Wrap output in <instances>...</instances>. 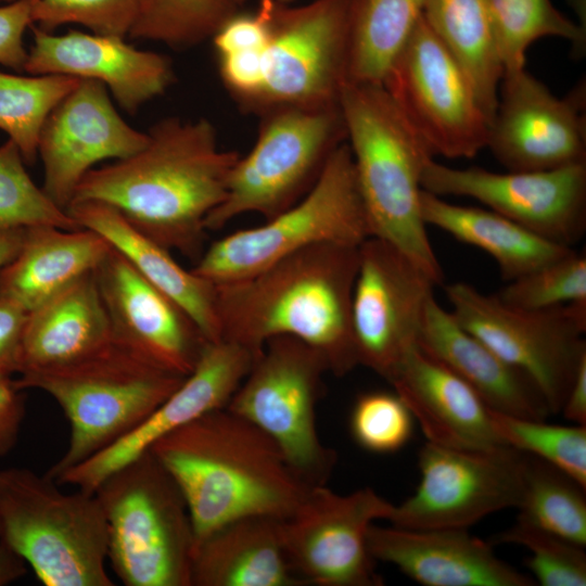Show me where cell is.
I'll return each mask as SVG.
<instances>
[{
    "label": "cell",
    "mask_w": 586,
    "mask_h": 586,
    "mask_svg": "<svg viewBox=\"0 0 586 586\" xmlns=\"http://www.w3.org/2000/svg\"><path fill=\"white\" fill-rule=\"evenodd\" d=\"M0 1H3V2H11V1H13V0H0Z\"/></svg>",
    "instance_id": "obj_50"
},
{
    "label": "cell",
    "mask_w": 586,
    "mask_h": 586,
    "mask_svg": "<svg viewBox=\"0 0 586 586\" xmlns=\"http://www.w3.org/2000/svg\"><path fill=\"white\" fill-rule=\"evenodd\" d=\"M585 84L559 98L524 67L505 72L486 148L507 171L585 163Z\"/></svg>",
    "instance_id": "obj_18"
},
{
    "label": "cell",
    "mask_w": 586,
    "mask_h": 586,
    "mask_svg": "<svg viewBox=\"0 0 586 586\" xmlns=\"http://www.w3.org/2000/svg\"><path fill=\"white\" fill-rule=\"evenodd\" d=\"M291 569L281 520L251 515L233 520L198 542L192 586H301Z\"/></svg>",
    "instance_id": "obj_28"
},
{
    "label": "cell",
    "mask_w": 586,
    "mask_h": 586,
    "mask_svg": "<svg viewBox=\"0 0 586 586\" xmlns=\"http://www.w3.org/2000/svg\"><path fill=\"white\" fill-rule=\"evenodd\" d=\"M28 311L0 296V379L18 372L22 339Z\"/></svg>",
    "instance_id": "obj_44"
},
{
    "label": "cell",
    "mask_w": 586,
    "mask_h": 586,
    "mask_svg": "<svg viewBox=\"0 0 586 586\" xmlns=\"http://www.w3.org/2000/svg\"><path fill=\"white\" fill-rule=\"evenodd\" d=\"M111 247L102 235L86 228H25L18 253L0 269V296L29 313L93 271Z\"/></svg>",
    "instance_id": "obj_29"
},
{
    "label": "cell",
    "mask_w": 586,
    "mask_h": 586,
    "mask_svg": "<svg viewBox=\"0 0 586 586\" xmlns=\"http://www.w3.org/2000/svg\"><path fill=\"white\" fill-rule=\"evenodd\" d=\"M339 106L370 237L391 243L442 284L420 204L433 153L382 85L345 82Z\"/></svg>",
    "instance_id": "obj_5"
},
{
    "label": "cell",
    "mask_w": 586,
    "mask_h": 586,
    "mask_svg": "<svg viewBox=\"0 0 586 586\" xmlns=\"http://www.w3.org/2000/svg\"><path fill=\"white\" fill-rule=\"evenodd\" d=\"M370 237L347 141L328 158L310 190L294 205L213 242L191 269L218 285L250 277L320 243L359 246Z\"/></svg>",
    "instance_id": "obj_9"
},
{
    "label": "cell",
    "mask_w": 586,
    "mask_h": 586,
    "mask_svg": "<svg viewBox=\"0 0 586 586\" xmlns=\"http://www.w3.org/2000/svg\"><path fill=\"white\" fill-rule=\"evenodd\" d=\"M367 545L374 560L424 586H534L533 577L499 559L494 545L467 528H404L373 523Z\"/></svg>",
    "instance_id": "obj_23"
},
{
    "label": "cell",
    "mask_w": 586,
    "mask_h": 586,
    "mask_svg": "<svg viewBox=\"0 0 586 586\" xmlns=\"http://www.w3.org/2000/svg\"><path fill=\"white\" fill-rule=\"evenodd\" d=\"M34 44L24 72L59 74L102 82L122 109L135 114L174 81L168 58L136 49L125 38L69 30L53 35L30 26Z\"/></svg>",
    "instance_id": "obj_22"
},
{
    "label": "cell",
    "mask_w": 586,
    "mask_h": 586,
    "mask_svg": "<svg viewBox=\"0 0 586 586\" xmlns=\"http://www.w3.org/2000/svg\"><path fill=\"white\" fill-rule=\"evenodd\" d=\"M150 451L186 499L194 546L240 518H289L310 487L265 432L226 407L167 434Z\"/></svg>",
    "instance_id": "obj_3"
},
{
    "label": "cell",
    "mask_w": 586,
    "mask_h": 586,
    "mask_svg": "<svg viewBox=\"0 0 586 586\" xmlns=\"http://www.w3.org/2000/svg\"><path fill=\"white\" fill-rule=\"evenodd\" d=\"M413 417L394 393L369 392L360 395L351 416L356 443L377 454L399 450L411 437Z\"/></svg>",
    "instance_id": "obj_42"
},
{
    "label": "cell",
    "mask_w": 586,
    "mask_h": 586,
    "mask_svg": "<svg viewBox=\"0 0 586 586\" xmlns=\"http://www.w3.org/2000/svg\"><path fill=\"white\" fill-rule=\"evenodd\" d=\"M560 411L566 420L586 425V357L578 365Z\"/></svg>",
    "instance_id": "obj_46"
},
{
    "label": "cell",
    "mask_w": 586,
    "mask_h": 586,
    "mask_svg": "<svg viewBox=\"0 0 586 586\" xmlns=\"http://www.w3.org/2000/svg\"><path fill=\"white\" fill-rule=\"evenodd\" d=\"M25 416V397L12 378L0 379V456L12 450Z\"/></svg>",
    "instance_id": "obj_45"
},
{
    "label": "cell",
    "mask_w": 586,
    "mask_h": 586,
    "mask_svg": "<svg viewBox=\"0 0 586 586\" xmlns=\"http://www.w3.org/2000/svg\"><path fill=\"white\" fill-rule=\"evenodd\" d=\"M525 455L505 446L464 450L425 443L418 456L420 483L392 505L386 520L404 528H468L484 517L518 508Z\"/></svg>",
    "instance_id": "obj_14"
},
{
    "label": "cell",
    "mask_w": 586,
    "mask_h": 586,
    "mask_svg": "<svg viewBox=\"0 0 586 586\" xmlns=\"http://www.w3.org/2000/svg\"><path fill=\"white\" fill-rule=\"evenodd\" d=\"M502 442L561 470L586 488V425L548 424L491 409Z\"/></svg>",
    "instance_id": "obj_37"
},
{
    "label": "cell",
    "mask_w": 586,
    "mask_h": 586,
    "mask_svg": "<svg viewBox=\"0 0 586 586\" xmlns=\"http://www.w3.org/2000/svg\"><path fill=\"white\" fill-rule=\"evenodd\" d=\"M382 86L433 155L471 158L486 148L489 120L423 16Z\"/></svg>",
    "instance_id": "obj_13"
},
{
    "label": "cell",
    "mask_w": 586,
    "mask_h": 586,
    "mask_svg": "<svg viewBox=\"0 0 586 586\" xmlns=\"http://www.w3.org/2000/svg\"><path fill=\"white\" fill-rule=\"evenodd\" d=\"M420 204L426 226H434L456 240L486 252L496 260L501 278L507 282L573 251L492 209L456 205L425 190L421 192Z\"/></svg>",
    "instance_id": "obj_30"
},
{
    "label": "cell",
    "mask_w": 586,
    "mask_h": 586,
    "mask_svg": "<svg viewBox=\"0 0 586 586\" xmlns=\"http://www.w3.org/2000/svg\"><path fill=\"white\" fill-rule=\"evenodd\" d=\"M66 211L81 228L102 235L148 281L174 300L207 342L221 340L215 284L181 267L169 250L137 230L107 204L77 201Z\"/></svg>",
    "instance_id": "obj_27"
},
{
    "label": "cell",
    "mask_w": 586,
    "mask_h": 586,
    "mask_svg": "<svg viewBox=\"0 0 586 586\" xmlns=\"http://www.w3.org/2000/svg\"><path fill=\"white\" fill-rule=\"evenodd\" d=\"M14 142L0 144V228L52 226L64 230L81 227L58 206L28 175Z\"/></svg>",
    "instance_id": "obj_38"
},
{
    "label": "cell",
    "mask_w": 586,
    "mask_h": 586,
    "mask_svg": "<svg viewBox=\"0 0 586 586\" xmlns=\"http://www.w3.org/2000/svg\"><path fill=\"white\" fill-rule=\"evenodd\" d=\"M422 189L466 196L552 242L570 246L586 230V162L535 171L494 173L481 167L426 164Z\"/></svg>",
    "instance_id": "obj_17"
},
{
    "label": "cell",
    "mask_w": 586,
    "mask_h": 586,
    "mask_svg": "<svg viewBox=\"0 0 586 586\" xmlns=\"http://www.w3.org/2000/svg\"><path fill=\"white\" fill-rule=\"evenodd\" d=\"M423 17L468 77L491 124L504 67L488 0H426Z\"/></svg>",
    "instance_id": "obj_31"
},
{
    "label": "cell",
    "mask_w": 586,
    "mask_h": 586,
    "mask_svg": "<svg viewBox=\"0 0 586 586\" xmlns=\"http://www.w3.org/2000/svg\"><path fill=\"white\" fill-rule=\"evenodd\" d=\"M426 0H355L346 82L383 81L423 16Z\"/></svg>",
    "instance_id": "obj_32"
},
{
    "label": "cell",
    "mask_w": 586,
    "mask_h": 586,
    "mask_svg": "<svg viewBox=\"0 0 586 586\" xmlns=\"http://www.w3.org/2000/svg\"><path fill=\"white\" fill-rule=\"evenodd\" d=\"M451 314L502 360L525 373L550 413L560 412L586 357V303L547 309L510 306L466 282L445 288Z\"/></svg>",
    "instance_id": "obj_12"
},
{
    "label": "cell",
    "mask_w": 586,
    "mask_h": 586,
    "mask_svg": "<svg viewBox=\"0 0 586 586\" xmlns=\"http://www.w3.org/2000/svg\"><path fill=\"white\" fill-rule=\"evenodd\" d=\"M29 0H13L0 7V64L24 72L28 51L24 33L33 25Z\"/></svg>",
    "instance_id": "obj_43"
},
{
    "label": "cell",
    "mask_w": 586,
    "mask_h": 586,
    "mask_svg": "<svg viewBox=\"0 0 586 586\" xmlns=\"http://www.w3.org/2000/svg\"><path fill=\"white\" fill-rule=\"evenodd\" d=\"M80 80L59 74L23 76L0 72V129L16 144L26 165L37 160L47 118Z\"/></svg>",
    "instance_id": "obj_34"
},
{
    "label": "cell",
    "mask_w": 586,
    "mask_h": 586,
    "mask_svg": "<svg viewBox=\"0 0 586 586\" xmlns=\"http://www.w3.org/2000/svg\"><path fill=\"white\" fill-rule=\"evenodd\" d=\"M0 542L46 586H112L107 523L94 493L61 491L47 474L0 470Z\"/></svg>",
    "instance_id": "obj_6"
},
{
    "label": "cell",
    "mask_w": 586,
    "mask_h": 586,
    "mask_svg": "<svg viewBox=\"0 0 586 586\" xmlns=\"http://www.w3.org/2000/svg\"><path fill=\"white\" fill-rule=\"evenodd\" d=\"M25 561L0 542V586L15 582L26 573Z\"/></svg>",
    "instance_id": "obj_47"
},
{
    "label": "cell",
    "mask_w": 586,
    "mask_h": 586,
    "mask_svg": "<svg viewBox=\"0 0 586 586\" xmlns=\"http://www.w3.org/2000/svg\"><path fill=\"white\" fill-rule=\"evenodd\" d=\"M489 542L514 544L526 548V566L533 579L543 586H585L586 553L584 547L518 520Z\"/></svg>",
    "instance_id": "obj_39"
},
{
    "label": "cell",
    "mask_w": 586,
    "mask_h": 586,
    "mask_svg": "<svg viewBox=\"0 0 586 586\" xmlns=\"http://www.w3.org/2000/svg\"><path fill=\"white\" fill-rule=\"evenodd\" d=\"M113 343L74 365L20 374L22 391L49 394L69 421V444L46 473L55 480L140 424L184 380Z\"/></svg>",
    "instance_id": "obj_7"
},
{
    "label": "cell",
    "mask_w": 586,
    "mask_h": 586,
    "mask_svg": "<svg viewBox=\"0 0 586 586\" xmlns=\"http://www.w3.org/2000/svg\"><path fill=\"white\" fill-rule=\"evenodd\" d=\"M388 383L428 442L464 450L507 446L476 392L418 343L405 353Z\"/></svg>",
    "instance_id": "obj_24"
},
{
    "label": "cell",
    "mask_w": 586,
    "mask_h": 586,
    "mask_svg": "<svg viewBox=\"0 0 586 586\" xmlns=\"http://www.w3.org/2000/svg\"><path fill=\"white\" fill-rule=\"evenodd\" d=\"M393 504L370 487L347 495L310 486L296 510L281 520V538L293 572L318 586H380L367 545L374 520Z\"/></svg>",
    "instance_id": "obj_15"
},
{
    "label": "cell",
    "mask_w": 586,
    "mask_h": 586,
    "mask_svg": "<svg viewBox=\"0 0 586 586\" xmlns=\"http://www.w3.org/2000/svg\"><path fill=\"white\" fill-rule=\"evenodd\" d=\"M323 356L293 336L266 342L226 408L265 432L294 473L308 486L326 485L336 453L324 446L316 426Z\"/></svg>",
    "instance_id": "obj_11"
},
{
    "label": "cell",
    "mask_w": 586,
    "mask_h": 586,
    "mask_svg": "<svg viewBox=\"0 0 586 586\" xmlns=\"http://www.w3.org/2000/svg\"><path fill=\"white\" fill-rule=\"evenodd\" d=\"M345 141L339 105L280 109L259 116L256 142L235 162L226 199L206 219L207 231L221 229L247 213L269 219L294 205Z\"/></svg>",
    "instance_id": "obj_10"
},
{
    "label": "cell",
    "mask_w": 586,
    "mask_h": 586,
    "mask_svg": "<svg viewBox=\"0 0 586 586\" xmlns=\"http://www.w3.org/2000/svg\"><path fill=\"white\" fill-rule=\"evenodd\" d=\"M240 11L235 0H139L130 38L192 48L212 39Z\"/></svg>",
    "instance_id": "obj_36"
},
{
    "label": "cell",
    "mask_w": 586,
    "mask_h": 586,
    "mask_svg": "<svg viewBox=\"0 0 586 586\" xmlns=\"http://www.w3.org/2000/svg\"><path fill=\"white\" fill-rule=\"evenodd\" d=\"M93 273L113 341L167 371L189 375L209 342L187 313L113 247Z\"/></svg>",
    "instance_id": "obj_20"
},
{
    "label": "cell",
    "mask_w": 586,
    "mask_h": 586,
    "mask_svg": "<svg viewBox=\"0 0 586 586\" xmlns=\"http://www.w3.org/2000/svg\"><path fill=\"white\" fill-rule=\"evenodd\" d=\"M235 1L241 7L246 0H235ZM276 1L283 4H290V2H292L293 0H276Z\"/></svg>",
    "instance_id": "obj_49"
},
{
    "label": "cell",
    "mask_w": 586,
    "mask_h": 586,
    "mask_svg": "<svg viewBox=\"0 0 586 586\" xmlns=\"http://www.w3.org/2000/svg\"><path fill=\"white\" fill-rule=\"evenodd\" d=\"M496 295L510 306L526 309L586 303V257L573 250L550 264L509 281Z\"/></svg>",
    "instance_id": "obj_40"
},
{
    "label": "cell",
    "mask_w": 586,
    "mask_h": 586,
    "mask_svg": "<svg viewBox=\"0 0 586 586\" xmlns=\"http://www.w3.org/2000/svg\"><path fill=\"white\" fill-rule=\"evenodd\" d=\"M435 280L391 243L369 237L359 245L352 297L358 365L387 382L417 343Z\"/></svg>",
    "instance_id": "obj_16"
},
{
    "label": "cell",
    "mask_w": 586,
    "mask_h": 586,
    "mask_svg": "<svg viewBox=\"0 0 586 586\" xmlns=\"http://www.w3.org/2000/svg\"><path fill=\"white\" fill-rule=\"evenodd\" d=\"M107 523V561L127 586H192L194 531L186 499L149 450L94 491Z\"/></svg>",
    "instance_id": "obj_8"
},
{
    "label": "cell",
    "mask_w": 586,
    "mask_h": 586,
    "mask_svg": "<svg viewBox=\"0 0 586 586\" xmlns=\"http://www.w3.org/2000/svg\"><path fill=\"white\" fill-rule=\"evenodd\" d=\"M418 345L462 379L494 411L546 420L549 408L534 382L497 356L431 297Z\"/></svg>",
    "instance_id": "obj_25"
},
{
    "label": "cell",
    "mask_w": 586,
    "mask_h": 586,
    "mask_svg": "<svg viewBox=\"0 0 586 586\" xmlns=\"http://www.w3.org/2000/svg\"><path fill=\"white\" fill-rule=\"evenodd\" d=\"M33 23L52 33L78 24L93 34L126 38L133 27L139 0H29Z\"/></svg>",
    "instance_id": "obj_41"
},
{
    "label": "cell",
    "mask_w": 586,
    "mask_h": 586,
    "mask_svg": "<svg viewBox=\"0 0 586 586\" xmlns=\"http://www.w3.org/2000/svg\"><path fill=\"white\" fill-rule=\"evenodd\" d=\"M256 357L232 342L207 343L193 371L140 424L54 481L94 493L106 476L167 434L205 412L226 407Z\"/></svg>",
    "instance_id": "obj_21"
},
{
    "label": "cell",
    "mask_w": 586,
    "mask_h": 586,
    "mask_svg": "<svg viewBox=\"0 0 586 586\" xmlns=\"http://www.w3.org/2000/svg\"><path fill=\"white\" fill-rule=\"evenodd\" d=\"M488 5L504 73L523 68L528 47L544 37L566 39L582 52L585 28L551 0H488Z\"/></svg>",
    "instance_id": "obj_35"
},
{
    "label": "cell",
    "mask_w": 586,
    "mask_h": 586,
    "mask_svg": "<svg viewBox=\"0 0 586 586\" xmlns=\"http://www.w3.org/2000/svg\"><path fill=\"white\" fill-rule=\"evenodd\" d=\"M359 246L320 243L240 280L216 285L221 340L259 355L267 341L293 336L317 349L329 372L358 366L352 297Z\"/></svg>",
    "instance_id": "obj_2"
},
{
    "label": "cell",
    "mask_w": 586,
    "mask_h": 586,
    "mask_svg": "<svg viewBox=\"0 0 586 586\" xmlns=\"http://www.w3.org/2000/svg\"><path fill=\"white\" fill-rule=\"evenodd\" d=\"M355 0L291 7L271 0L268 29L252 48L216 54L221 82L258 117L280 109L339 105L346 82Z\"/></svg>",
    "instance_id": "obj_4"
},
{
    "label": "cell",
    "mask_w": 586,
    "mask_h": 586,
    "mask_svg": "<svg viewBox=\"0 0 586 586\" xmlns=\"http://www.w3.org/2000/svg\"><path fill=\"white\" fill-rule=\"evenodd\" d=\"M148 141V132L132 128L117 113L102 82L81 79L41 130L42 190L66 211L82 177L97 163L126 158Z\"/></svg>",
    "instance_id": "obj_19"
},
{
    "label": "cell",
    "mask_w": 586,
    "mask_h": 586,
    "mask_svg": "<svg viewBox=\"0 0 586 586\" xmlns=\"http://www.w3.org/2000/svg\"><path fill=\"white\" fill-rule=\"evenodd\" d=\"M112 343L109 316L91 271L28 313L17 373L74 365Z\"/></svg>",
    "instance_id": "obj_26"
},
{
    "label": "cell",
    "mask_w": 586,
    "mask_h": 586,
    "mask_svg": "<svg viewBox=\"0 0 586 586\" xmlns=\"http://www.w3.org/2000/svg\"><path fill=\"white\" fill-rule=\"evenodd\" d=\"M25 228H0V269L18 253Z\"/></svg>",
    "instance_id": "obj_48"
},
{
    "label": "cell",
    "mask_w": 586,
    "mask_h": 586,
    "mask_svg": "<svg viewBox=\"0 0 586 586\" xmlns=\"http://www.w3.org/2000/svg\"><path fill=\"white\" fill-rule=\"evenodd\" d=\"M524 455V488L518 520L585 547V488L556 467Z\"/></svg>",
    "instance_id": "obj_33"
},
{
    "label": "cell",
    "mask_w": 586,
    "mask_h": 586,
    "mask_svg": "<svg viewBox=\"0 0 586 586\" xmlns=\"http://www.w3.org/2000/svg\"><path fill=\"white\" fill-rule=\"evenodd\" d=\"M148 135L137 153L90 169L72 202L107 204L160 245L198 260L206 219L226 199L240 154L220 148L206 118L166 117Z\"/></svg>",
    "instance_id": "obj_1"
}]
</instances>
